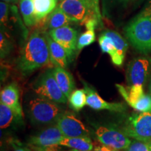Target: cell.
<instances>
[{"mask_svg": "<svg viewBox=\"0 0 151 151\" xmlns=\"http://www.w3.org/2000/svg\"><path fill=\"white\" fill-rule=\"evenodd\" d=\"M23 119L19 118L9 107L0 103V127L1 129H7L22 122Z\"/></svg>", "mask_w": 151, "mask_h": 151, "instance_id": "18", "label": "cell"}, {"mask_svg": "<svg viewBox=\"0 0 151 151\" xmlns=\"http://www.w3.org/2000/svg\"><path fill=\"white\" fill-rule=\"evenodd\" d=\"M35 93L49 101L58 104H66L68 99L57 83L51 70H47L42 73L32 86Z\"/></svg>", "mask_w": 151, "mask_h": 151, "instance_id": "5", "label": "cell"}, {"mask_svg": "<svg viewBox=\"0 0 151 151\" xmlns=\"http://www.w3.org/2000/svg\"><path fill=\"white\" fill-rule=\"evenodd\" d=\"M150 66V57H139L132 60L127 71V80L129 86H143L146 81Z\"/></svg>", "mask_w": 151, "mask_h": 151, "instance_id": "8", "label": "cell"}, {"mask_svg": "<svg viewBox=\"0 0 151 151\" xmlns=\"http://www.w3.org/2000/svg\"><path fill=\"white\" fill-rule=\"evenodd\" d=\"M11 49V43L8 37L4 32L1 31L0 34V54L1 58H4L8 55Z\"/></svg>", "mask_w": 151, "mask_h": 151, "instance_id": "26", "label": "cell"}, {"mask_svg": "<svg viewBox=\"0 0 151 151\" xmlns=\"http://www.w3.org/2000/svg\"><path fill=\"white\" fill-rule=\"evenodd\" d=\"M150 146H151V142H150Z\"/></svg>", "mask_w": 151, "mask_h": 151, "instance_id": "39", "label": "cell"}, {"mask_svg": "<svg viewBox=\"0 0 151 151\" xmlns=\"http://www.w3.org/2000/svg\"><path fill=\"white\" fill-rule=\"evenodd\" d=\"M84 90L87 94V105L94 110H108L113 112L122 113L126 110L122 103L107 102L99 96L97 91L87 83L83 82Z\"/></svg>", "mask_w": 151, "mask_h": 151, "instance_id": "12", "label": "cell"}, {"mask_svg": "<svg viewBox=\"0 0 151 151\" xmlns=\"http://www.w3.org/2000/svg\"><path fill=\"white\" fill-rule=\"evenodd\" d=\"M1 151H3V150H1Z\"/></svg>", "mask_w": 151, "mask_h": 151, "instance_id": "40", "label": "cell"}, {"mask_svg": "<svg viewBox=\"0 0 151 151\" xmlns=\"http://www.w3.org/2000/svg\"><path fill=\"white\" fill-rule=\"evenodd\" d=\"M11 145L15 149L14 151H33L31 148H29V146H24L22 143L16 140L12 141Z\"/></svg>", "mask_w": 151, "mask_h": 151, "instance_id": "31", "label": "cell"}, {"mask_svg": "<svg viewBox=\"0 0 151 151\" xmlns=\"http://www.w3.org/2000/svg\"><path fill=\"white\" fill-rule=\"evenodd\" d=\"M120 129L134 140L151 142V112L132 114Z\"/></svg>", "mask_w": 151, "mask_h": 151, "instance_id": "4", "label": "cell"}, {"mask_svg": "<svg viewBox=\"0 0 151 151\" xmlns=\"http://www.w3.org/2000/svg\"><path fill=\"white\" fill-rule=\"evenodd\" d=\"M49 61L50 53L45 32L35 31L22 47L17 67L22 74L27 75L46 65Z\"/></svg>", "mask_w": 151, "mask_h": 151, "instance_id": "1", "label": "cell"}, {"mask_svg": "<svg viewBox=\"0 0 151 151\" xmlns=\"http://www.w3.org/2000/svg\"><path fill=\"white\" fill-rule=\"evenodd\" d=\"M1 102L9 107L19 118L23 119V112L20 104L19 87L16 83H11L5 86L0 93Z\"/></svg>", "mask_w": 151, "mask_h": 151, "instance_id": "13", "label": "cell"}, {"mask_svg": "<svg viewBox=\"0 0 151 151\" xmlns=\"http://www.w3.org/2000/svg\"><path fill=\"white\" fill-rule=\"evenodd\" d=\"M85 1L88 3L91 10L95 14L99 21L101 22V14L99 8V0H85Z\"/></svg>", "mask_w": 151, "mask_h": 151, "instance_id": "30", "label": "cell"}, {"mask_svg": "<svg viewBox=\"0 0 151 151\" xmlns=\"http://www.w3.org/2000/svg\"><path fill=\"white\" fill-rule=\"evenodd\" d=\"M124 32L132 46L139 52H151V4L146 6L130 21Z\"/></svg>", "mask_w": 151, "mask_h": 151, "instance_id": "2", "label": "cell"}, {"mask_svg": "<svg viewBox=\"0 0 151 151\" xmlns=\"http://www.w3.org/2000/svg\"><path fill=\"white\" fill-rule=\"evenodd\" d=\"M27 112L33 124L47 125L55 123L65 111L58 103L38 96L28 101Z\"/></svg>", "mask_w": 151, "mask_h": 151, "instance_id": "3", "label": "cell"}, {"mask_svg": "<svg viewBox=\"0 0 151 151\" xmlns=\"http://www.w3.org/2000/svg\"><path fill=\"white\" fill-rule=\"evenodd\" d=\"M94 151H119L116 149H113L110 147H108L104 145H101V146H97L94 148Z\"/></svg>", "mask_w": 151, "mask_h": 151, "instance_id": "33", "label": "cell"}, {"mask_svg": "<svg viewBox=\"0 0 151 151\" xmlns=\"http://www.w3.org/2000/svg\"><path fill=\"white\" fill-rule=\"evenodd\" d=\"M48 35L56 43H59L65 49L70 61L77 49L78 38L76 30L70 26H65L49 30Z\"/></svg>", "mask_w": 151, "mask_h": 151, "instance_id": "9", "label": "cell"}, {"mask_svg": "<svg viewBox=\"0 0 151 151\" xmlns=\"http://www.w3.org/2000/svg\"><path fill=\"white\" fill-rule=\"evenodd\" d=\"M9 4L4 1L0 2V21L1 25H6L9 19Z\"/></svg>", "mask_w": 151, "mask_h": 151, "instance_id": "28", "label": "cell"}, {"mask_svg": "<svg viewBox=\"0 0 151 151\" xmlns=\"http://www.w3.org/2000/svg\"><path fill=\"white\" fill-rule=\"evenodd\" d=\"M69 107L73 111L78 112L83 109L87 104V94L83 89H78L73 90L70 97L68 99Z\"/></svg>", "mask_w": 151, "mask_h": 151, "instance_id": "22", "label": "cell"}, {"mask_svg": "<svg viewBox=\"0 0 151 151\" xmlns=\"http://www.w3.org/2000/svg\"><path fill=\"white\" fill-rule=\"evenodd\" d=\"M96 37L94 30H88L81 35L78 39L77 49L82 50L85 47L90 46L95 41Z\"/></svg>", "mask_w": 151, "mask_h": 151, "instance_id": "25", "label": "cell"}, {"mask_svg": "<svg viewBox=\"0 0 151 151\" xmlns=\"http://www.w3.org/2000/svg\"><path fill=\"white\" fill-rule=\"evenodd\" d=\"M99 24H101V22L99 21V19L97 16H92L90 18H88L85 21L83 24L86 26V27L88 30H94L99 26Z\"/></svg>", "mask_w": 151, "mask_h": 151, "instance_id": "29", "label": "cell"}, {"mask_svg": "<svg viewBox=\"0 0 151 151\" xmlns=\"http://www.w3.org/2000/svg\"><path fill=\"white\" fill-rule=\"evenodd\" d=\"M150 95H151V81H150Z\"/></svg>", "mask_w": 151, "mask_h": 151, "instance_id": "36", "label": "cell"}, {"mask_svg": "<svg viewBox=\"0 0 151 151\" xmlns=\"http://www.w3.org/2000/svg\"><path fill=\"white\" fill-rule=\"evenodd\" d=\"M103 34L111 38V39L114 42L117 51V57H118V65L117 66H121L124 62V57H125L126 52L128 48L127 43L116 32L106 30L104 32Z\"/></svg>", "mask_w": 151, "mask_h": 151, "instance_id": "20", "label": "cell"}, {"mask_svg": "<svg viewBox=\"0 0 151 151\" xmlns=\"http://www.w3.org/2000/svg\"><path fill=\"white\" fill-rule=\"evenodd\" d=\"M58 0H32L38 22L46 18L57 8Z\"/></svg>", "mask_w": 151, "mask_h": 151, "instance_id": "19", "label": "cell"}, {"mask_svg": "<svg viewBox=\"0 0 151 151\" xmlns=\"http://www.w3.org/2000/svg\"><path fill=\"white\" fill-rule=\"evenodd\" d=\"M58 7L76 22L82 24L90 17L97 16L85 0H63Z\"/></svg>", "mask_w": 151, "mask_h": 151, "instance_id": "10", "label": "cell"}, {"mask_svg": "<svg viewBox=\"0 0 151 151\" xmlns=\"http://www.w3.org/2000/svg\"><path fill=\"white\" fill-rule=\"evenodd\" d=\"M33 151H62L59 146H52L47 147H35L29 146Z\"/></svg>", "mask_w": 151, "mask_h": 151, "instance_id": "32", "label": "cell"}, {"mask_svg": "<svg viewBox=\"0 0 151 151\" xmlns=\"http://www.w3.org/2000/svg\"><path fill=\"white\" fill-rule=\"evenodd\" d=\"M1 1H4V2H6L8 4H17L19 2V0H1Z\"/></svg>", "mask_w": 151, "mask_h": 151, "instance_id": "34", "label": "cell"}, {"mask_svg": "<svg viewBox=\"0 0 151 151\" xmlns=\"http://www.w3.org/2000/svg\"><path fill=\"white\" fill-rule=\"evenodd\" d=\"M125 151H151L150 143L134 140L132 141Z\"/></svg>", "mask_w": 151, "mask_h": 151, "instance_id": "27", "label": "cell"}, {"mask_svg": "<svg viewBox=\"0 0 151 151\" xmlns=\"http://www.w3.org/2000/svg\"><path fill=\"white\" fill-rule=\"evenodd\" d=\"M95 136L102 145L118 150H126L132 143L120 128L113 124L96 125Z\"/></svg>", "mask_w": 151, "mask_h": 151, "instance_id": "6", "label": "cell"}, {"mask_svg": "<svg viewBox=\"0 0 151 151\" xmlns=\"http://www.w3.org/2000/svg\"><path fill=\"white\" fill-rule=\"evenodd\" d=\"M20 10L24 22L28 27L38 23L32 0H20Z\"/></svg>", "mask_w": 151, "mask_h": 151, "instance_id": "21", "label": "cell"}, {"mask_svg": "<svg viewBox=\"0 0 151 151\" xmlns=\"http://www.w3.org/2000/svg\"><path fill=\"white\" fill-rule=\"evenodd\" d=\"M42 20L44 24L43 27L50 30L65 27V26H69L76 22L58 6L51 14H49L46 18L43 19Z\"/></svg>", "mask_w": 151, "mask_h": 151, "instance_id": "16", "label": "cell"}, {"mask_svg": "<svg viewBox=\"0 0 151 151\" xmlns=\"http://www.w3.org/2000/svg\"><path fill=\"white\" fill-rule=\"evenodd\" d=\"M58 1H63V0H58Z\"/></svg>", "mask_w": 151, "mask_h": 151, "instance_id": "38", "label": "cell"}, {"mask_svg": "<svg viewBox=\"0 0 151 151\" xmlns=\"http://www.w3.org/2000/svg\"><path fill=\"white\" fill-rule=\"evenodd\" d=\"M99 43L101 51L109 54L113 63L115 65H118V57H117L116 48L115 46L114 42L111 39V38L104 35V34H102L99 38Z\"/></svg>", "mask_w": 151, "mask_h": 151, "instance_id": "23", "label": "cell"}, {"mask_svg": "<svg viewBox=\"0 0 151 151\" xmlns=\"http://www.w3.org/2000/svg\"><path fill=\"white\" fill-rule=\"evenodd\" d=\"M52 71L58 86L67 99H69L75 89V82L73 76L69 71L65 70V69L60 67H55L52 69Z\"/></svg>", "mask_w": 151, "mask_h": 151, "instance_id": "15", "label": "cell"}, {"mask_svg": "<svg viewBox=\"0 0 151 151\" xmlns=\"http://www.w3.org/2000/svg\"><path fill=\"white\" fill-rule=\"evenodd\" d=\"M118 1H126V0H118Z\"/></svg>", "mask_w": 151, "mask_h": 151, "instance_id": "37", "label": "cell"}, {"mask_svg": "<svg viewBox=\"0 0 151 151\" xmlns=\"http://www.w3.org/2000/svg\"><path fill=\"white\" fill-rule=\"evenodd\" d=\"M132 107L139 113L151 112V95L143 94Z\"/></svg>", "mask_w": 151, "mask_h": 151, "instance_id": "24", "label": "cell"}, {"mask_svg": "<svg viewBox=\"0 0 151 151\" xmlns=\"http://www.w3.org/2000/svg\"><path fill=\"white\" fill-rule=\"evenodd\" d=\"M58 146L68 147L80 151H90L94 148L93 143L88 136L77 137H64Z\"/></svg>", "mask_w": 151, "mask_h": 151, "instance_id": "17", "label": "cell"}, {"mask_svg": "<svg viewBox=\"0 0 151 151\" xmlns=\"http://www.w3.org/2000/svg\"><path fill=\"white\" fill-rule=\"evenodd\" d=\"M65 136L56 124H52L28 139V146L47 147L58 146Z\"/></svg>", "mask_w": 151, "mask_h": 151, "instance_id": "11", "label": "cell"}, {"mask_svg": "<svg viewBox=\"0 0 151 151\" xmlns=\"http://www.w3.org/2000/svg\"><path fill=\"white\" fill-rule=\"evenodd\" d=\"M62 151H80V150H75V149H70V150H62ZM90 151H92V150H90Z\"/></svg>", "mask_w": 151, "mask_h": 151, "instance_id": "35", "label": "cell"}, {"mask_svg": "<svg viewBox=\"0 0 151 151\" xmlns=\"http://www.w3.org/2000/svg\"><path fill=\"white\" fill-rule=\"evenodd\" d=\"M55 124L67 137H89L90 131L74 113L64 112L58 119Z\"/></svg>", "mask_w": 151, "mask_h": 151, "instance_id": "7", "label": "cell"}, {"mask_svg": "<svg viewBox=\"0 0 151 151\" xmlns=\"http://www.w3.org/2000/svg\"><path fill=\"white\" fill-rule=\"evenodd\" d=\"M45 35L48 44L49 53H50V61L55 67H60L66 69L69 62V57L65 48L59 43H56L51 37L45 32Z\"/></svg>", "mask_w": 151, "mask_h": 151, "instance_id": "14", "label": "cell"}]
</instances>
